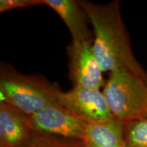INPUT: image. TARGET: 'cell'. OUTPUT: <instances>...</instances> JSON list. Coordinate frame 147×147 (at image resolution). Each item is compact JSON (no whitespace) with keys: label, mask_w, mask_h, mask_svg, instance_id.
Segmentation results:
<instances>
[{"label":"cell","mask_w":147,"mask_h":147,"mask_svg":"<svg viewBox=\"0 0 147 147\" xmlns=\"http://www.w3.org/2000/svg\"><path fill=\"white\" fill-rule=\"evenodd\" d=\"M79 1L93 27V53L103 71L112 72L124 68L147 84V71L134 55L119 1L116 0L104 4Z\"/></svg>","instance_id":"6da1fadb"},{"label":"cell","mask_w":147,"mask_h":147,"mask_svg":"<svg viewBox=\"0 0 147 147\" xmlns=\"http://www.w3.org/2000/svg\"><path fill=\"white\" fill-rule=\"evenodd\" d=\"M61 91L57 84L47 79L34 75H23L9 64H1L0 101L15 107L27 116L57 104V96Z\"/></svg>","instance_id":"7a4b0ae2"},{"label":"cell","mask_w":147,"mask_h":147,"mask_svg":"<svg viewBox=\"0 0 147 147\" xmlns=\"http://www.w3.org/2000/svg\"><path fill=\"white\" fill-rule=\"evenodd\" d=\"M102 92L115 118L124 123L147 118V84L135 74L112 71Z\"/></svg>","instance_id":"3957f363"},{"label":"cell","mask_w":147,"mask_h":147,"mask_svg":"<svg viewBox=\"0 0 147 147\" xmlns=\"http://www.w3.org/2000/svg\"><path fill=\"white\" fill-rule=\"evenodd\" d=\"M33 131L83 140L88 123L78 116L55 104L28 116Z\"/></svg>","instance_id":"277c9868"},{"label":"cell","mask_w":147,"mask_h":147,"mask_svg":"<svg viewBox=\"0 0 147 147\" xmlns=\"http://www.w3.org/2000/svg\"><path fill=\"white\" fill-rule=\"evenodd\" d=\"M57 102L88 124L104 123L114 118L100 89L73 87L67 92L61 91Z\"/></svg>","instance_id":"5b68a950"},{"label":"cell","mask_w":147,"mask_h":147,"mask_svg":"<svg viewBox=\"0 0 147 147\" xmlns=\"http://www.w3.org/2000/svg\"><path fill=\"white\" fill-rule=\"evenodd\" d=\"M69 77L74 87L100 89L104 86L103 70L95 57L93 43L72 41L67 47Z\"/></svg>","instance_id":"8992f818"},{"label":"cell","mask_w":147,"mask_h":147,"mask_svg":"<svg viewBox=\"0 0 147 147\" xmlns=\"http://www.w3.org/2000/svg\"><path fill=\"white\" fill-rule=\"evenodd\" d=\"M61 18L76 42L93 43L94 35L90 29L89 17L80 1L76 0H42Z\"/></svg>","instance_id":"52a82bcc"},{"label":"cell","mask_w":147,"mask_h":147,"mask_svg":"<svg viewBox=\"0 0 147 147\" xmlns=\"http://www.w3.org/2000/svg\"><path fill=\"white\" fill-rule=\"evenodd\" d=\"M33 132L28 116L0 101V147H21Z\"/></svg>","instance_id":"ba28073f"},{"label":"cell","mask_w":147,"mask_h":147,"mask_svg":"<svg viewBox=\"0 0 147 147\" xmlns=\"http://www.w3.org/2000/svg\"><path fill=\"white\" fill-rule=\"evenodd\" d=\"M125 123L114 118L107 123L88 124L84 147H125Z\"/></svg>","instance_id":"9c48e42d"},{"label":"cell","mask_w":147,"mask_h":147,"mask_svg":"<svg viewBox=\"0 0 147 147\" xmlns=\"http://www.w3.org/2000/svg\"><path fill=\"white\" fill-rule=\"evenodd\" d=\"M21 147H84V145L82 140L34 131Z\"/></svg>","instance_id":"30bf717a"},{"label":"cell","mask_w":147,"mask_h":147,"mask_svg":"<svg viewBox=\"0 0 147 147\" xmlns=\"http://www.w3.org/2000/svg\"><path fill=\"white\" fill-rule=\"evenodd\" d=\"M125 147H147V118L125 123Z\"/></svg>","instance_id":"8fae6325"},{"label":"cell","mask_w":147,"mask_h":147,"mask_svg":"<svg viewBox=\"0 0 147 147\" xmlns=\"http://www.w3.org/2000/svg\"><path fill=\"white\" fill-rule=\"evenodd\" d=\"M42 5V0H1L0 12L18 8H32Z\"/></svg>","instance_id":"7c38bea8"}]
</instances>
